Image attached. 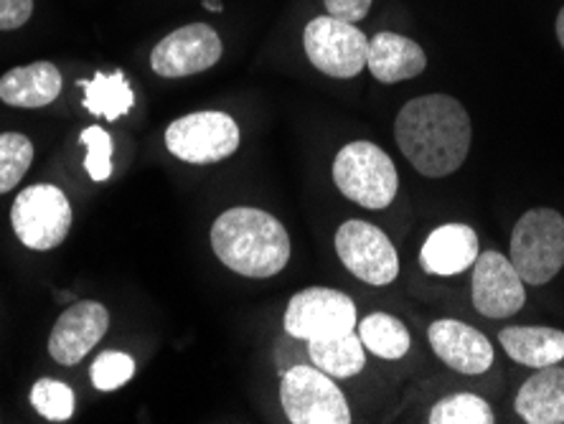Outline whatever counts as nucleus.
<instances>
[{
    "label": "nucleus",
    "mask_w": 564,
    "mask_h": 424,
    "mask_svg": "<svg viewBox=\"0 0 564 424\" xmlns=\"http://www.w3.org/2000/svg\"><path fill=\"white\" fill-rule=\"evenodd\" d=\"M336 252L344 268L367 285H392L400 274V257L394 244L369 221H344L336 231Z\"/></svg>",
    "instance_id": "10"
},
{
    "label": "nucleus",
    "mask_w": 564,
    "mask_h": 424,
    "mask_svg": "<svg viewBox=\"0 0 564 424\" xmlns=\"http://www.w3.org/2000/svg\"><path fill=\"white\" fill-rule=\"evenodd\" d=\"M470 115L451 95L414 97L394 122V138L412 168L427 178L451 176L470 151Z\"/></svg>",
    "instance_id": "1"
},
{
    "label": "nucleus",
    "mask_w": 564,
    "mask_h": 424,
    "mask_svg": "<svg viewBox=\"0 0 564 424\" xmlns=\"http://www.w3.org/2000/svg\"><path fill=\"white\" fill-rule=\"evenodd\" d=\"M74 221L72 204L59 186L36 183L23 188L11 206V227L23 247L48 252L64 244Z\"/></svg>",
    "instance_id": "5"
},
{
    "label": "nucleus",
    "mask_w": 564,
    "mask_h": 424,
    "mask_svg": "<svg viewBox=\"0 0 564 424\" xmlns=\"http://www.w3.org/2000/svg\"><path fill=\"white\" fill-rule=\"evenodd\" d=\"M224 44L217 29L209 23H188L161 39L151 54V66L165 79H181L202 74L219 64Z\"/></svg>",
    "instance_id": "11"
},
{
    "label": "nucleus",
    "mask_w": 564,
    "mask_h": 424,
    "mask_svg": "<svg viewBox=\"0 0 564 424\" xmlns=\"http://www.w3.org/2000/svg\"><path fill=\"white\" fill-rule=\"evenodd\" d=\"M204 8H209L214 13H221V0H204Z\"/></svg>",
    "instance_id": "31"
},
{
    "label": "nucleus",
    "mask_w": 564,
    "mask_h": 424,
    "mask_svg": "<svg viewBox=\"0 0 564 424\" xmlns=\"http://www.w3.org/2000/svg\"><path fill=\"white\" fill-rule=\"evenodd\" d=\"M356 323V305L341 290L305 287L290 297L282 326L290 338L313 340L348 334Z\"/></svg>",
    "instance_id": "9"
},
{
    "label": "nucleus",
    "mask_w": 564,
    "mask_h": 424,
    "mask_svg": "<svg viewBox=\"0 0 564 424\" xmlns=\"http://www.w3.org/2000/svg\"><path fill=\"white\" fill-rule=\"evenodd\" d=\"M33 13V0H0V31L26 26Z\"/></svg>",
    "instance_id": "28"
},
{
    "label": "nucleus",
    "mask_w": 564,
    "mask_h": 424,
    "mask_svg": "<svg viewBox=\"0 0 564 424\" xmlns=\"http://www.w3.org/2000/svg\"><path fill=\"white\" fill-rule=\"evenodd\" d=\"M33 163V143L21 132L0 135V194L19 186Z\"/></svg>",
    "instance_id": "24"
},
{
    "label": "nucleus",
    "mask_w": 564,
    "mask_h": 424,
    "mask_svg": "<svg viewBox=\"0 0 564 424\" xmlns=\"http://www.w3.org/2000/svg\"><path fill=\"white\" fill-rule=\"evenodd\" d=\"M557 39H560V44L564 48V8H562L560 15H557Z\"/></svg>",
    "instance_id": "30"
},
{
    "label": "nucleus",
    "mask_w": 564,
    "mask_h": 424,
    "mask_svg": "<svg viewBox=\"0 0 564 424\" xmlns=\"http://www.w3.org/2000/svg\"><path fill=\"white\" fill-rule=\"evenodd\" d=\"M31 406L48 422H66L74 417V392L64 381L39 379L31 389Z\"/></svg>",
    "instance_id": "25"
},
{
    "label": "nucleus",
    "mask_w": 564,
    "mask_h": 424,
    "mask_svg": "<svg viewBox=\"0 0 564 424\" xmlns=\"http://www.w3.org/2000/svg\"><path fill=\"white\" fill-rule=\"evenodd\" d=\"M303 46L315 69L334 79H354L367 66L369 39L334 15L313 19L303 31Z\"/></svg>",
    "instance_id": "8"
},
{
    "label": "nucleus",
    "mask_w": 564,
    "mask_h": 424,
    "mask_svg": "<svg viewBox=\"0 0 564 424\" xmlns=\"http://www.w3.org/2000/svg\"><path fill=\"white\" fill-rule=\"evenodd\" d=\"M308 356L315 369L334 379H351L367 366V354H364V344L356 330L308 340Z\"/></svg>",
    "instance_id": "20"
},
{
    "label": "nucleus",
    "mask_w": 564,
    "mask_h": 424,
    "mask_svg": "<svg viewBox=\"0 0 564 424\" xmlns=\"http://www.w3.org/2000/svg\"><path fill=\"white\" fill-rule=\"evenodd\" d=\"M323 3H326L328 15L341 19L346 23L364 21L371 8V0H323Z\"/></svg>",
    "instance_id": "29"
},
{
    "label": "nucleus",
    "mask_w": 564,
    "mask_h": 424,
    "mask_svg": "<svg viewBox=\"0 0 564 424\" xmlns=\"http://www.w3.org/2000/svg\"><path fill=\"white\" fill-rule=\"evenodd\" d=\"M513 406L527 424H564V369L557 363L536 369L521 384Z\"/></svg>",
    "instance_id": "18"
},
{
    "label": "nucleus",
    "mask_w": 564,
    "mask_h": 424,
    "mask_svg": "<svg viewBox=\"0 0 564 424\" xmlns=\"http://www.w3.org/2000/svg\"><path fill=\"white\" fill-rule=\"evenodd\" d=\"M356 334L367 351H371L384 361H400L408 356L412 338L408 326L389 313H371L356 323Z\"/></svg>",
    "instance_id": "22"
},
{
    "label": "nucleus",
    "mask_w": 564,
    "mask_h": 424,
    "mask_svg": "<svg viewBox=\"0 0 564 424\" xmlns=\"http://www.w3.org/2000/svg\"><path fill=\"white\" fill-rule=\"evenodd\" d=\"M427 338L437 359L455 371L478 377L494 366L491 340L468 323L453 318L435 320L427 330Z\"/></svg>",
    "instance_id": "14"
},
{
    "label": "nucleus",
    "mask_w": 564,
    "mask_h": 424,
    "mask_svg": "<svg viewBox=\"0 0 564 424\" xmlns=\"http://www.w3.org/2000/svg\"><path fill=\"white\" fill-rule=\"evenodd\" d=\"M509 359L529 369H544L564 359V330L544 326H509L499 334Z\"/></svg>",
    "instance_id": "19"
},
{
    "label": "nucleus",
    "mask_w": 564,
    "mask_h": 424,
    "mask_svg": "<svg viewBox=\"0 0 564 424\" xmlns=\"http://www.w3.org/2000/svg\"><path fill=\"white\" fill-rule=\"evenodd\" d=\"M110 313L97 301H79L59 315L48 336V354L62 366H77L105 338Z\"/></svg>",
    "instance_id": "13"
},
{
    "label": "nucleus",
    "mask_w": 564,
    "mask_h": 424,
    "mask_svg": "<svg viewBox=\"0 0 564 424\" xmlns=\"http://www.w3.org/2000/svg\"><path fill=\"white\" fill-rule=\"evenodd\" d=\"M427 56L417 41L400 33L381 31L369 41L367 69L381 85H397V81L414 79L425 72Z\"/></svg>",
    "instance_id": "16"
},
{
    "label": "nucleus",
    "mask_w": 564,
    "mask_h": 424,
    "mask_svg": "<svg viewBox=\"0 0 564 424\" xmlns=\"http://www.w3.org/2000/svg\"><path fill=\"white\" fill-rule=\"evenodd\" d=\"M478 254V235L468 224H443L422 244L420 264L427 274L453 278L470 270Z\"/></svg>",
    "instance_id": "15"
},
{
    "label": "nucleus",
    "mask_w": 564,
    "mask_h": 424,
    "mask_svg": "<svg viewBox=\"0 0 564 424\" xmlns=\"http://www.w3.org/2000/svg\"><path fill=\"white\" fill-rule=\"evenodd\" d=\"M242 143V132L227 112H191L173 120L165 130V148L178 161L212 165L227 161Z\"/></svg>",
    "instance_id": "7"
},
{
    "label": "nucleus",
    "mask_w": 564,
    "mask_h": 424,
    "mask_svg": "<svg viewBox=\"0 0 564 424\" xmlns=\"http://www.w3.org/2000/svg\"><path fill=\"white\" fill-rule=\"evenodd\" d=\"M135 377V361L122 351L99 354L93 363V384L97 392H118Z\"/></svg>",
    "instance_id": "26"
},
{
    "label": "nucleus",
    "mask_w": 564,
    "mask_h": 424,
    "mask_svg": "<svg viewBox=\"0 0 564 424\" xmlns=\"http://www.w3.org/2000/svg\"><path fill=\"white\" fill-rule=\"evenodd\" d=\"M527 303L524 280L519 278L509 257L501 252L478 254L473 262V305L480 315L491 320L511 318Z\"/></svg>",
    "instance_id": "12"
},
{
    "label": "nucleus",
    "mask_w": 564,
    "mask_h": 424,
    "mask_svg": "<svg viewBox=\"0 0 564 424\" xmlns=\"http://www.w3.org/2000/svg\"><path fill=\"white\" fill-rule=\"evenodd\" d=\"M430 424H494V410L476 394H453L440 399L430 410Z\"/></svg>",
    "instance_id": "23"
},
{
    "label": "nucleus",
    "mask_w": 564,
    "mask_h": 424,
    "mask_svg": "<svg viewBox=\"0 0 564 424\" xmlns=\"http://www.w3.org/2000/svg\"><path fill=\"white\" fill-rule=\"evenodd\" d=\"M212 249L224 268L252 280L275 278L290 262V237L275 216L237 206L217 216Z\"/></svg>",
    "instance_id": "2"
},
{
    "label": "nucleus",
    "mask_w": 564,
    "mask_h": 424,
    "mask_svg": "<svg viewBox=\"0 0 564 424\" xmlns=\"http://www.w3.org/2000/svg\"><path fill=\"white\" fill-rule=\"evenodd\" d=\"M62 95V74L52 62L15 66L0 77V99L11 107L39 110Z\"/></svg>",
    "instance_id": "17"
},
{
    "label": "nucleus",
    "mask_w": 564,
    "mask_h": 424,
    "mask_svg": "<svg viewBox=\"0 0 564 424\" xmlns=\"http://www.w3.org/2000/svg\"><path fill=\"white\" fill-rule=\"evenodd\" d=\"M334 183L348 202L381 211L392 206L400 188V176H397L392 157L379 145L369 140H354L336 155Z\"/></svg>",
    "instance_id": "3"
},
{
    "label": "nucleus",
    "mask_w": 564,
    "mask_h": 424,
    "mask_svg": "<svg viewBox=\"0 0 564 424\" xmlns=\"http://www.w3.org/2000/svg\"><path fill=\"white\" fill-rule=\"evenodd\" d=\"M509 260L527 285H546L564 268V216L532 209L517 221Z\"/></svg>",
    "instance_id": "4"
},
{
    "label": "nucleus",
    "mask_w": 564,
    "mask_h": 424,
    "mask_svg": "<svg viewBox=\"0 0 564 424\" xmlns=\"http://www.w3.org/2000/svg\"><path fill=\"white\" fill-rule=\"evenodd\" d=\"M82 143L87 148V157H85V168L89 173V178L95 183H102L112 176V138L110 132L99 128V124H93L82 132Z\"/></svg>",
    "instance_id": "27"
},
{
    "label": "nucleus",
    "mask_w": 564,
    "mask_h": 424,
    "mask_svg": "<svg viewBox=\"0 0 564 424\" xmlns=\"http://www.w3.org/2000/svg\"><path fill=\"white\" fill-rule=\"evenodd\" d=\"M282 412L293 424H348L351 410L341 389L315 366H290L280 379Z\"/></svg>",
    "instance_id": "6"
},
{
    "label": "nucleus",
    "mask_w": 564,
    "mask_h": 424,
    "mask_svg": "<svg viewBox=\"0 0 564 424\" xmlns=\"http://www.w3.org/2000/svg\"><path fill=\"white\" fill-rule=\"evenodd\" d=\"M79 87L85 89V110L99 115L105 120H120L135 105V91H132L128 77L122 72L115 74H95L93 79H79Z\"/></svg>",
    "instance_id": "21"
}]
</instances>
